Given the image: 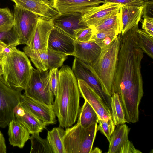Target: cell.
<instances>
[{"label":"cell","mask_w":153,"mask_h":153,"mask_svg":"<svg viewBox=\"0 0 153 153\" xmlns=\"http://www.w3.org/2000/svg\"><path fill=\"white\" fill-rule=\"evenodd\" d=\"M138 24L122 35L114 84L124 111L137 110L144 93L141 73L143 52L138 43Z\"/></svg>","instance_id":"1"},{"label":"cell","mask_w":153,"mask_h":153,"mask_svg":"<svg viewBox=\"0 0 153 153\" xmlns=\"http://www.w3.org/2000/svg\"><path fill=\"white\" fill-rule=\"evenodd\" d=\"M59 73V82L53 108L59 126L67 128L72 126L77 120L81 95L77 79L70 67L63 66Z\"/></svg>","instance_id":"2"},{"label":"cell","mask_w":153,"mask_h":153,"mask_svg":"<svg viewBox=\"0 0 153 153\" xmlns=\"http://www.w3.org/2000/svg\"><path fill=\"white\" fill-rule=\"evenodd\" d=\"M121 34L107 47L101 49L100 54L90 65L104 91L111 96L116 71Z\"/></svg>","instance_id":"3"},{"label":"cell","mask_w":153,"mask_h":153,"mask_svg":"<svg viewBox=\"0 0 153 153\" xmlns=\"http://www.w3.org/2000/svg\"><path fill=\"white\" fill-rule=\"evenodd\" d=\"M2 80L9 87L22 91L24 90L33 68L24 52L13 47L3 62Z\"/></svg>","instance_id":"4"},{"label":"cell","mask_w":153,"mask_h":153,"mask_svg":"<svg viewBox=\"0 0 153 153\" xmlns=\"http://www.w3.org/2000/svg\"><path fill=\"white\" fill-rule=\"evenodd\" d=\"M97 124L84 128L77 123L66 128L63 137L65 153H91L97 131Z\"/></svg>","instance_id":"5"},{"label":"cell","mask_w":153,"mask_h":153,"mask_svg":"<svg viewBox=\"0 0 153 153\" xmlns=\"http://www.w3.org/2000/svg\"><path fill=\"white\" fill-rule=\"evenodd\" d=\"M24 91L27 96L53 107L54 95L50 86L49 70L41 71L33 68Z\"/></svg>","instance_id":"6"},{"label":"cell","mask_w":153,"mask_h":153,"mask_svg":"<svg viewBox=\"0 0 153 153\" xmlns=\"http://www.w3.org/2000/svg\"><path fill=\"white\" fill-rule=\"evenodd\" d=\"M14 29L19 45H29L34 34L39 16L31 11L14 6Z\"/></svg>","instance_id":"7"},{"label":"cell","mask_w":153,"mask_h":153,"mask_svg":"<svg viewBox=\"0 0 153 153\" xmlns=\"http://www.w3.org/2000/svg\"><path fill=\"white\" fill-rule=\"evenodd\" d=\"M21 91L9 87L0 79V128H6L15 119L14 110L21 101Z\"/></svg>","instance_id":"8"},{"label":"cell","mask_w":153,"mask_h":153,"mask_svg":"<svg viewBox=\"0 0 153 153\" xmlns=\"http://www.w3.org/2000/svg\"><path fill=\"white\" fill-rule=\"evenodd\" d=\"M23 49L37 69L41 71L58 68L63 65L67 58L66 55L48 49L47 50L33 51L25 46Z\"/></svg>","instance_id":"9"},{"label":"cell","mask_w":153,"mask_h":153,"mask_svg":"<svg viewBox=\"0 0 153 153\" xmlns=\"http://www.w3.org/2000/svg\"><path fill=\"white\" fill-rule=\"evenodd\" d=\"M72 70L77 79L85 82L99 96L106 106L110 111L111 97L104 91L95 75L91 66L75 57Z\"/></svg>","instance_id":"10"},{"label":"cell","mask_w":153,"mask_h":153,"mask_svg":"<svg viewBox=\"0 0 153 153\" xmlns=\"http://www.w3.org/2000/svg\"><path fill=\"white\" fill-rule=\"evenodd\" d=\"M81 97L91 106L97 114L99 119L105 121L112 119L111 113L99 96L85 82L77 79Z\"/></svg>","instance_id":"11"},{"label":"cell","mask_w":153,"mask_h":153,"mask_svg":"<svg viewBox=\"0 0 153 153\" xmlns=\"http://www.w3.org/2000/svg\"><path fill=\"white\" fill-rule=\"evenodd\" d=\"M52 20L54 26L62 30L74 40L76 30L89 27L83 19L82 13L79 12L59 13Z\"/></svg>","instance_id":"12"},{"label":"cell","mask_w":153,"mask_h":153,"mask_svg":"<svg viewBox=\"0 0 153 153\" xmlns=\"http://www.w3.org/2000/svg\"><path fill=\"white\" fill-rule=\"evenodd\" d=\"M75 40L62 30L54 26L48 39V48L68 56L74 52Z\"/></svg>","instance_id":"13"},{"label":"cell","mask_w":153,"mask_h":153,"mask_svg":"<svg viewBox=\"0 0 153 153\" xmlns=\"http://www.w3.org/2000/svg\"><path fill=\"white\" fill-rule=\"evenodd\" d=\"M54 26L52 20L39 16L31 42L25 47L33 51L47 50L49 35Z\"/></svg>","instance_id":"14"},{"label":"cell","mask_w":153,"mask_h":153,"mask_svg":"<svg viewBox=\"0 0 153 153\" xmlns=\"http://www.w3.org/2000/svg\"><path fill=\"white\" fill-rule=\"evenodd\" d=\"M14 114L15 119L20 122L30 134L41 132L46 127V125L21 101L16 107Z\"/></svg>","instance_id":"15"},{"label":"cell","mask_w":153,"mask_h":153,"mask_svg":"<svg viewBox=\"0 0 153 153\" xmlns=\"http://www.w3.org/2000/svg\"><path fill=\"white\" fill-rule=\"evenodd\" d=\"M59 13L79 12L83 14L105 2L101 0H49Z\"/></svg>","instance_id":"16"},{"label":"cell","mask_w":153,"mask_h":153,"mask_svg":"<svg viewBox=\"0 0 153 153\" xmlns=\"http://www.w3.org/2000/svg\"><path fill=\"white\" fill-rule=\"evenodd\" d=\"M21 101L46 126L56 123V116L52 107L27 97L24 93L21 96Z\"/></svg>","instance_id":"17"},{"label":"cell","mask_w":153,"mask_h":153,"mask_svg":"<svg viewBox=\"0 0 153 153\" xmlns=\"http://www.w3.org/2000/svg\"><path fill=\"white\" fill-rule=\"evenodd\" d=\"M11 0L17 6L49 19H53L59 13L52 6L49 0Z\"/></svg>","instance_id":"18"},{"label":"cell","mask_w":153,"mask_h":153,"mask_svg":"<svg viewBox=\"0 0 153 153\" xmlns=\"http://www.w3.org/2000/svg\"><path fill=\"white\" fill-rule=\"evenodd\" d=\"M122 6L121 4L104 3L82 14V16L88 27H94Z\"/></svg>","instance_id":"19"},{"label":"cell","mask_w":153,"mask_h":153,"mask_svg":"<svg viewBox=\"0 0 153 153\" xmlns=\"http://www.w3.org/2000/svg\"><path fill=\"white\" fill-rule=\"evenodd\" d=\"M75 51L72 56L85 63L91 65L100 54L101 48L95 42H74Z\"/></svg>","instance_id":"20"},{"label":"cell","mask_w":153,"mask_h":153,"mask_svg":"<svg viewBox=\"0 0 153 153\" xmlns=\"http://www.w3.org/2000/svg\"><path fill=\"white\" fill-rule=\"evenodd\" d=\"M143 7L122 6L120 8L121 34L138 24L142 16Z\"/></svg>","instance_id":"21"},{"label":"cell","mask_w":153,"mask_h":153,"mask_svg":"<svg viewBox=\"0 0 153 153\" xmlns=\"http://www.w3.org/2000/svg\"><path fill=\"white\" fill-rule=\"evenodd\" d=\"M8 134L10 144L22 149L30 139V134L24 126L16 119L11 121L8 125Z\"/></svg>","instance_id":"22"},{"label":"cell","mask_w":153,"mask_h":153,"mask_svg":"<svg viewBox=\"0 0 153 153\" xmlns=\"http://www.w3.org/2000/svg\"><path fill=\"white\" fill-rule=\"evenodd\" d=\"M130 130L125 123L117 126L111 136L107 153H119L121 147L128 140Z\"/></svg>","instance_id":"23"},{"label":"cell","mask_w":153,"mask_h":153,"mask_svg":"<svg viewBox=\"0 0 153 153\" xmlns=\"http://www.w3.org/2000/svg\"><path fill=\"white\" fill-rule=\"evenodd\" d=\"M120 9L111 14L101 22L93 27V33L101 31H115L121 33Z\"/></svg>","instance_id":"24"},{"label":"cell","mask_w":153,"mask_h":153,"mask_svg":"<svg viewBox=\"0 0 153 153\" xmlns=\"http://www.w3.org/2000/svg\"><path fill=\"white\" fill-rule=\"evenodd\" d=\"M65 132L63 128L59 126L48 131L47 139L53 153H65L63 145Z\"/></svg>","instance_id":"25"},{"label":"cell","mask_w":153,"mask_h":153,"mask_svg":"<svg viewBox=\"0 0 153 153\" xmlns=\"http://www.w3.org/2000/svg\"><path fill=\"white\" fill-rule=\"evenodd\" d=\"M84 100L83 105L79 112L77 123L83 127L87 128L94 123H97L99 118L91 106Z\"/></svg>","instance_id":"26"},{"label":"cell","mask_w":153,"mask_h":153,"mask_svg":"<svg viewBox=\"0 0 153 153\" xmlns=\"http://www.w3.org/2000/svg\"><path fill=\"white\" fill-rule=\"evenodd\" d=\"M111 106L112 118L115 125L117 126L126 122L118 93L114 92L111 96Z\"/></svg>","instance_id":"27"},{"label":"cell","mask_w":153,"mask_h":153,"mask_svg":"<svg viewBox=\"0 0 153 153\" xmlns=\"http://www.w3.org/2000/svg\"><path fill=\"white\" fill-rule=\"evenodd\" d=\"M39 133L31 134L30 139L31 143L30 153H53L47 139L42 138Z\"/></svg>","instance_id":"28"},{"label":"cell","mask_w":153,"mask_h":153,"mask_svg":"<svg viewBox=\"0 0 153 153\" xmlns=\"http://www.w3.org/2000/svg\"><path fill=\"white\" fill-rule=\"evenodd\" d=\"M119 34L113 31H104L93 33L90 41L96 43L101 49L107 47L116 39Z\"/></svg>","instance_id":"29"},{"label":"cell","mask_w":153,"mask_h":153,"mask_svg":"<svg viewBox=\"0 0 153 153\" xmlns=\"http://www.w3.org/2000/svg\"><path fill=\"white\" fill-rule=\"evenodd\" d=\"M138 43L143 53H146L152 59L153 58V36L147 33L143 30H137Z\"/></svg>","instance_id":"30"},{"label":"cell","mask_w":153,"mask_h":153,"mask_svg":"<svg viewBox=\"0 0 153 153\" xmlns=\"http://www.w3.org/2000/svg\"><path fill=\"white\" fill-rule=\"evenodd\" d=\"M14 25L13 14L8 8H0V33L11 29Z\"/></svg>","instance_id":"31"},{"label":"cell","mask_w":153,"mask_h":153,"mask_svg":"<svg viewBox=\"0 0 153 153\" xmlns=\"http://www.w3.org/2000/svg\"><path fill=\"white\" fill-rule=\"evenodd\" d=\"M99 125L97 126V130L100 131L107 138L109 142L111 136L115 128V125L112 119L105 121L99 119Z\"/></svg>","instance_id":"32"},{"label":"cell","mask_w":153,"mask_h":153,"mask_svg":"<svg viewBox=\"0 0 153 153\" xmlns=\"http://www.w3.org/2000/svg\"><path fill=\"white\" fill-rule=\"evenodd\" d=\"M0 40L9 45L16 46L19 45L18 38L13 27L9 30L0 33Z\"/></svg>","instance_id":"33"},{"label":"cell","mask_w":153,"mask_h":153,"mask_svg":"<svg viewBox=\"0 0 153 153\" xmlns=\"http://www.w3.org/2000/svg\"><path fill=\"white\" fill-rule=\"evenodd\" d=\"M93 27L78 29L75 32L74 38L75 41L79 42H87L90 40L93 35Z\"/></svg>","instance_id":"34"},{"label":"cell","mask_w":153,"mask_h":153,"mask_svg":"<svg viewBox=\"0 0 153 153\" xmlns=\"http://www.w3.org/2000/svg\"><path fill=\"white\" fill-rule=\"evenodd\" d=\"M49 77L51 90L53 95L55 96L56 93L59 79V73L58 68L49 70Z\"/></svg>","instance_id":"35"},{"label":"cell","mask_w":153,"mask_h":153,"mask_svg":"<svg viewBox=\"0 0 153 153\" xmlns=\"http://www.w3.org/2000/svg\"><path fill=\"white\" fill-rule=\"evenodd\" d=\"M105 3L121 4L123 6L143 7L145 3L142 0H101Z\"/></svg>","instance_id":"36"},{"label":"cell","mask_w":153,"mask_h":153,"mask_svg":"<svg viewBox=\"0 0 153 153\" xmlns=\"http://www.w3.org/2000/svg\"><path fill=\"white\" fill-rule=\"evenodd\" d=\"M140 151L137 149L132 143L128 140L126 141L121 148L119 153H141Z\"/></svg>","instance_id":"37"},{"label":"cell","mask_w":153,"mask_h":153,"mask_svg":"<svg viewBox=\"0 0 153 153\" xmlns=\"http://www.w3.org/2000/svg\"><path fill=\"white\" fill-rule=\"evenodd\" d=\"M142 23V28L147 33L153 36V18L144 17Z\"/></svg>","instance_id":"38"},{"label":"cell","mask_w":153,"mask_h":153,"mask_svg":"<svg viewBox=\"0 0 153 153\" xmlns=\"http://www.w3.org/2000/svg\"><path fill=\"white\" fill-rule=\"evenodd\" d=\"M142 16L143 18H153V2L145 3L143 9Z\"/></svg>","instance_id":"39"},{"label":"cell","mask_w":153,"mask_h":153,"mask_svg":"<svg viewBox=\"0 0 153 153\" xmlns=\"http://www.w3.org/2000/svg\"><path fill=\"white\" fill-rule=\"evenodd\" d=\"M7 151L5 139L0 130V153H6Z\"/></svg>","instance_id":"40"},{"label":"cell","mask_w":153,"mask_h":153,"mask_svg":"<svg viewBox=\"0 0 153 153\" xmlns=\"http://www.w3.org/2000/svg\"><path fill=\"white\" fill-rule=\"evenodd\" d=\"M8 45L6 43L0 40V63L2 64L4 60V58L3 55V51L4 49Z\"/></svg>","instance_id":"41"},{"label":"cell","mask_w":153,"mask_h":153,"mask_svg":"<svg viewBox=\"0 0 153 153\" xmlns=\"http://www.w3.org/2000/svg\"><path fill=\"white\" fill-rule=\"evenodd\" d=\"M102 150L98 147L95 148L93 150H92L91 153H101Z\"/></svg>","instance_id":"42"},{"label":"cell","mask_w":153,"mask_h":153,"mask_svg":"<svg viewBox=\"0 0 153 153\" xmlns=\"http://www.w3.org/2000/svg\"><path fill=\"white\" fill-rule=\"evenodd\" d=\"M3 68L2 64L0 63V79L2 80L3 75Z\"/></svg>","instance_id":"43"},{"label":"cell","mask_w":153,"mask_h":153,"mask_svg":"<svg viewBox=\"0 0 153 153\" xmlns=\"http://www.w3.org/2000/svg\"><path fill=\"white\" fill-rule=\"evenodd\" d=\"M145 3L153 2V0H142Z\"/></svg>","instance_id":"44"},{"label":"cell","mask_w":153,"mask_h":153,"mask_svg":"<svg viewBox=\"0 0 153 153\" xmlns=\"http://www.w3.org/2000/svg\"></svg>","instance_id":"45"}]
</instances>
